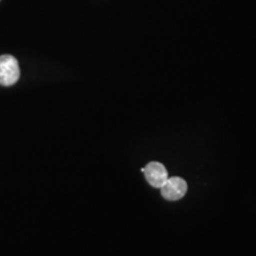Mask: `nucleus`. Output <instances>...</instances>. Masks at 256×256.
Listing matches in <instances>:
<instances>
[{
	"label": "nucleus",
	"mask_w": 256,
	"mask_h": 256,
	"mask_svg": "<svg viewBox=\"0 0 256 256\" xmlns=\"http://www.w3.org/2000/svg\"><path fill=\"white\" fill-rule=\"evenodd\" d=\"M20 78L18 60L11 55L0 56V86L11 87Z\"/></svg>",
	"instance_id": "nucleus-1"
},
{
	"label": "nucleus",
	"mask_w": 256,
	"mask_h": 256,
	"mask_svg": "<svg viewBox=\"0 0 256 256\" xmlns=\"http://www.w3.org/2000/svg\"><path fill=\"white\" fill-rule=\"evenodd\" d=\"M162 196L170 202H177L183 200L188 192V184L183 178H168L162 188Z\"/></svg>",
	"instance_id": "nucleus-2"
},
{
	"label": "nucleus",
	"mask_w": 256,
	"mask_h": 256,
	"mask_svg": "<svg viewBox=\"0 0 256 256\" xmlns=\"http://www.w3.org/2000/svg\"><path fill=\"white\" fill-rule=\"evenodd\" d=\"M142 171L145 174V177L147 182H148V184L156 188H162L166 183V180L168 179V170H166L164 165L160 164V162H150Z\"/></svg>",
	"instance_id": "nucleus-3"
},
{
	"label": "nucleus",
	"mask_w": 256,
	"mask_h": 256,
	"mask_svg": "<svg viewBox=\"0 0 256 256\" xmlns=\"http://www.w3.org/2000/svg\"><path fill=\"white\" fill-rule=\"evenodd\" d=\"M0 2H2V0H0Z\"/></svg>",
	"instance_id": "nucleus-4"
}]
</instances>
